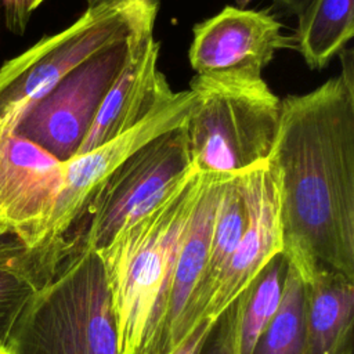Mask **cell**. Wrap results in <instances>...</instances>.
Returning a JSON list of instances; mask_svg holds the SVG:
<instances>
[{
  "instance_id": "obj_1",
  "label": "cell",
  "mask_w": 354,
  "mask_h": 354,
  "mask_svg": "<svg viewBox=\"0 0 354 354\" xmlns=\"http://www.w3.org/2000/svg\"><path fill=\"white\" fill-rule=\"evenodd\" d=\"M283 256L308 282L325 268L354 279V68L281 100L272 153Z\"/></svg>"
},
{
  "instance_id": "obj_2",
  "label": "cell",
  "mask_w": 354,
  "mask_h": 354,
  "mask_svg": "<svg viewBox=\"0 0 354 354\" xmlns=\"http://www.w3.org/2000/svg\"><path fill=\"white\" fill-rule=\"evenodd\" d=\"M199 184L201 176L192 171L156 207L97 252L109 290L118 354H137L159 319Z\"/></svg>"
},
{
  "instance_id": "obj_3",
  "label": "cell",
  "mask_w": 354,
  "mask_h": 354,
  "mask_svg": "<svg viewBox=\"0 0 354 354\" xmlns=\"http://www.w3.org/2000/svg\"><path fill=\"white\" fill-rule=\"evenodd\" d=\"M11 354H118L116 328L98 253L73 242L19 315Z\"/></svg>"
},
{
  "instance_id": "obj_4",
  "label": "cell",
  "mask_w": 354,
  "mask_h": 354,
  "mask_svg": "<svg viewBox=\"0 0 354 354\" xmlns=\"http://www.w3.org/2000/svg\"><path fill=\"white\" fill-rule=\"evenodd\" d=\"M183 130L191 169L232 176L270 159L279 129L281 100L266 80L224 84L195 76Z\"/></svg>"
},
{
  "instance_id": "obj_5",
  "label": "cell",
  "mask_w": 354,
  "mask_h": 354,
  "mask_svg": "<svg viewBox=\"0 0 354 354\" xmlns=\"http://www.w3.org/2000/svg\"><path fill=\"white\" fill-rule=\"evenodd\" d=\"M192 171L183 126L151 140L100 184L72 239L98 252L156 207Z\"/></svg>"
},
{
  "instance_id": "obj_6",
  "label": "cell",
  "mask_w": 354,
  "mask_h": 354,
  "mask_svg": "<svg viewBox=\"0 0 354 354\" xmlns=\"http://www.w3.org/2000/svg\"><path fill=\"white\" fill-rule=\"evenodd\" d=\"M151 35L106 48L65 75L18 119L15 133L59 162L72 159L83 144L106 93Z\"/></svg>"
},
{
  "instance_id": "obj_7",
  "label": "cell",
  "mask_w": 354,
  "mask_h": 354,
  "mask_svg": "<svg viewBox=\"0 0 354 354\" xmlns=\"http://www.w3.org/2000/svg\"><path fill=\"white\" fill-rule=\"evenodd\" d=\"M64 185V163L0 124V230L15 235L57 270L68 250L54 242L53 225Z\"/></svg>"
},
{
  "instance_id": "obj_8",
  "label": "cell",
  "mask_w": 354,
  "mask_h": 354,
  "mask_svg": "<svg viewBox=\"0 0 354 354\" xmlns=\"http://www.w3.org/2000/svg\"><path fill=\"white\" fill-rule=\"evenodd\" d=\"M268 11L232 6L194 26L188 58L196 76L214 83L249 84L282 48L296 47Z\"/></svg>"
},
{
  "instance_id": "obj_9",
  "label": "cell",
  "mask_w": 354,
  "mask_h": 354,
  "mask_svg": "<svg viewBox=\"0 0 354 354\" xmlns=\"http://www.w3.org/2000/svg\"><path fill=\"white\" fill-rule=\"evenodd\" d=\"M245 227L203 319L217 321L264 267L283 253L278 174L266 160L241 173Z\"/></svg>"
},
{
  "instance_id": "obj_10",
  "label": "cell",
  "mask_w": 354,
  "mask_h": 354,
  "mask_svg": "<svg viewBox=\"0 0 354 354\" xmlns=\"http://www.w3.org/2000/svg\"><path fill=\"white\" fill-rule=\"evenodd\" d=\"M195 93H176L174 100L131 130L64 163V185L57 205L53 236L62 250L71 249V238L100 184L130 155L151 140L184 124Z\"/></svg>"
},
{
  "instance_id": "obj_11",
  "label": "cell",
  "mask_w": 354,
  "mask_h": 354,
  "mask_svg": "<svg viewBox=\"0 0 354 354\" xmlns=\"http://www.w3.org/2000/svg\"><path fill=\"white\" fill-rule=\"evenodd\" d=\"M199 176V191L167 282L159 319L137 354H170L188 336L187 317L205 271L223 180L220 176Z\"/></svg>"
},
{
  "instance_id": "obj_12",
  "label": "cell",
  "mask_w": 354,
  "mask_h": 354,
  "mask_svg": "<svg viewBox=\"0 0 354 354\" xmlns=\"http://www.w3.org/2000/svg\"><path fill=\"white\" fill-rule=\"evenodd\" d=\"M159 50L155 36L138 46L106 93L76 155L131 130L174 100L176 93L158 66Z\"/></svg>"
},
{
  "instance_id": "obj_13",
  "label": "cell",
  "mask_w": 354,
  "mask_h": 354,
  "mask_svg": "<svg viewBox=\"0 0 354 354\" xmlns=\"http://www.w3.org/2000/svg\"><path fill=\"white\" fill-rule=\"evenodd\" d=\"M353 315L354 279L319 270L304 283L306 354H353Z\"/></svg>"
},
{
  "instance_id": "obj_14",
  "label": "cell",
  "mask_w": 354,
  "mask_h": 354,
  "mask_svg": "<svg viewBox=\"0 0 354 354\" xmlns=\"http://www.w3.org/2000/svg\"><path fill=\"white\" fill-rule=\"evenodd\" d=\"M243 227L245 201L242 194L241 173L225 176L220 184L205 271L187 317L188 335L203 321L205 311L216 292L220 278L239 243Z\"/></svg>"
},
{
  "instance_id": "obj_15",
  "label": "cell",
  "mask_w": 354,
  "mask_h": 354,
  "mask_svg": "<svg viewBox=\"0 0 354 354\" xmlns=\"http://www.w3.org/2000/svg\"><path fill=\"white\" fill-rule=\"evenodd\" d=\"M286 270L285 256L274 257L231 304L230 354H253L279 306Z\"/></svg>"
},
{
  "instance_id": "obj_16",
  "label": "cell",
  "mask_w": 354,
  "mask_h": 354,
  "mask_svg": "<svg viewBox=\"0 0 354 354\" xmlns=\"http://www.w3.org/2000/svg\"><path fill=\"white\" fill-rule=\"evenodd\" d=\"M297 19L296 48L310 68L322 69L353 39L354 0H314Z\"/></svg>"
},
{
  "instance_id": "obj_17",
  "label": "cell",
  "mask_w": 354,
  "mask_h": 354,
  "mask_svg": "<svg viewBox=\"0 0 354 354\" xmlns=\"http://www.w3.org/2000/svg\"><path fill=\"white\" fill-rule=\"evenodd\" d=\"M253 354H306L304 283L288 266L279 306Z\"/></svg>"
},
{
  "instance_id": "obj_18",
  "label": "cell",
  "mask_w": 354,
  "mask_h": 354,
  "mask_svg": "<svg viewBox=\"0 0 354 354\" xmlns=\"http://www.w3.org/2000/svg\"><path fill=\"white\" fill-rule=\"evenodd\" d=\"M41 283L32 275L0 268V347H6L24 308Z\"/></svg>"
},
{
  "instance_id": "obj_19",
  "label": "cell",
  "mask_w": 354,
  "mask_h": 354,
  "mask_svg": "<svg viewBox=\"0 0 354 354\" xmlns=\"http://www.w3.org/2000/svg\"><path fill=\"white\" fill-rule=\"evenodd\" d=\"M0 268L26 272L44 285L55 272L36 252L29 250L15 235L0 230Z\"/></svg>"
},
{
  "instance_id": "obj_20",
  "label": "cell",
  "mask_w": 354,
  "mask_h": 354,
  "mask_svg": "<svg viewBox=\"0 0 354 354\" xmlns=\"http://www.w3.org/2000/svg\"><path fill=\"white\" fill-rule=\"evenodd\" d=\"M43 1L44 0H12L10 7L4 10L7 28L17 35L24 33L30 15L43 4Z\"/></svg>"
},
{
  "instance_id": "obj_21",
  "label": "cell",
  "mask_w": 354,
  "mask_h": 354,
  "mask_svg": "<svg viewBox=\"0 0 354 354\" xmlns=\"http://www.w3.org/2000/svg\"><path fill=\"white\" fill-rule=\"evenodd\" d=\"M230 329H231V317H230V310H227L218 318L201 354H230Z\"/></svg>"
},
{
  "instance_id": "obj_22",
  "label": "cell",
  "mask_w": 354,
  "mask_h": 354,
  "mask_svg": "<svg viewBox=\"0 0 354 354\" xmlns=\"http://www.w3.org/2000/svg\"><path fill=\"white\" fill-rule=\"evenodd\" d=\"M218 321V319H217ZM217 321L203 319L170 354H201L206 342L209 340Z\"/></svg>"
},
{
  "instance_id": "obj_23",
  "label": "cell",
  "mask_w": 354,
  "mask_h": 354,
  "mask_svg": "<svg viewBox=\"0 0 354 354\" xmlns=\"http://www.w3.org/2000/svg\"><path fill=\"white\" fill-rule=\"evenodd\" d=\"M314 0H274V3L283 11L300 18Z\"/></svg>"
},
{
  "instance_id": "obj_24",
  "label": "cell",
  "mask_w": 354,
  "mask_h": 354,
  "mask_svg": "<svg viewBox=\"0 0 354 354\" xmlns=\"http://www.w3.org/2000/svg\"><path fill=\"white\" fill-rule=\"evenodd\" d=\"M11 1L12 0H1V6L4 7V10H7L8 7H10V4H11Z\"/></svg>"
},
{
  "instance_id": "obj_25",
  "label": "cell",
  "mask_w": 354,
  "mask_h": 354,
  "mask_svg": "<svg viewBox=\"0 0 354 354\" xmlns=\"http://www.w3.org/2000/svg\"><path fill=\"white\" fill-rule=\"evenodd\" d=\"M0 354H11L6 347H0Z\"/></svg>"
},
{
  "instance_id": "obj_26",
  "label": "cell",
  "mask_w": 354,
  "mask_h": 354,
  "mask_svg": "<svg viewBox=\"0 0 354 354\" xmlns=\"http://www.w3.org/2000/svg\"><path fill=\"white\" fill-rule=\"evenodd\" d=\"M0 4H1V0H0Z\"/></svg>"
}]
</instances>
